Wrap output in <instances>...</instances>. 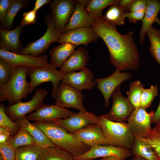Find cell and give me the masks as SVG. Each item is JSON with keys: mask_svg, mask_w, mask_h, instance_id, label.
Listing matches in <instances>:
<instances>
[{"mask_svg": "<svg viewBox=\"0 0 160 160\" xmlns=\"http://www.w3.org/2000/svg\"><path fill=\"white\" fill-rule=\"evenodd\" d=\"M91 27L105 44L110 62L116 69L121 71L138 70L140 56L132 31L124 35L120 34L116 25L108 21L102 15L94 20Z\"/></svg>", "mask_w": 160, "mask_h": 160, "instance_id": "6da1fadb", "label": "cell"}, {"mask_svg": "<svg viewBox=\"0 0 160 160\" xmlns=\"http://www.w3.org/2000/svg\"><path fill=\"white\" fill-rule=\"evenodd\" d=\"M33 123L41 129L55 146L71 154L74 159L87 152L90 148L60 126L51 122L34 121Z\"/></svg>", "mask_w": 160, "mask_h": 160, "instance_id": "7a4b0ae2", "label": "cell"}, {"mask_svg": "<svg viewBox=\"0 0 160 160\" xmlns=\"http://www.w3.org/2000/svg\"><path fill=\"white\" fill-rule=\"evenodd\" d=\"M30 68L21 65L13 68L8 83L0 87V101H7L13 105L28 97L30 86L26 77Z\"/></svg>", "mask_w": 160, "mask_h": 160, "instance_id": "3957f363", "label": "cell"}, {"mask_svg": "<svg viewBox=\"0 0 160 160\" xmlns=\"http://www.w3.org/2000/svg\"><path fill=\"white\" fill-rule=\"evenodd\" d=\"M98 121L103 134L109 145L131 149L135 137L125 122L113 121L104 114L98 116Z\"/></svg>", "mask_w": 160, "mask_h": 160, "instance_id": "277c9868", "label": "cell"}, {"mask_svg": "<svg viewBox=\"0 0 160 160\" xmlns=\"http://www.w3.org/2000/svg\"><path fill=\"white\" fill-rule=\"evenodd\" d=\"M44 21L47 25V31L44 34L37 40L28 43L20 54L39 56L47 50L52 43L58 41L63 33L56 28L51 15H47Z\"/></svg>", "mask_w": 160, "mask_h": 160, "instance_id": "5b68a950", "label": "cell"}, {"mask_svg": "<svg viewBox=\"0 0 160 160\" xmlns=\"http://www.w3.org/2000/svg\"><path fill=\"white\" fill-rule=\"evenodd\" d=\"M64 75L50 63L46 67L30 68L27 73L30 79V93H32L36 87L41 84L51 82L52 85L51 96L55 98L58 83L61 81Z\"/></svg>", "mask_w": 160, "mask_h": 160, "instance_id": "8992f818", "label": "cell"}, {"mask_svg": "<svg viewBox=\"0 0 160 160\" xmlns=\"http://www.w3.org/2000/svg\"><path fill=\"white\" fill-rule=\"evenodd\" d=\"M48 92L46 89L37 88L29 101H21L14 104L9 105L5 108V112L12 121L16 120L25 116L28 113L36 111L43 104V101Z\"/></svg>", "mask_w": 160, "mask_h": 160, "instance_id": "52a82bcc", "label": "cell"}, {"mask_svg": "<svg viewBox=\"0 0 160 160\" xmlns=\"http://www.w3.org/2000/svg\"><path fill=\"white\" fill-rule=\"evenodd\" d=\"M55 105L63 108H73L86 112L83 103L84 95L81 92L69 85L60 83L55 93Z\"/></svg>", "mask_w": 160, "mask_h": 160, "instance_id": "ba28073f", "label": "cell"}, {"mask_svg": "<svg viewBox=\"0 0 160 160\" xmlns=\"http://www.w3.org/2000/svg\"><path fill=\"white\" fill-rule=\"evenodd\" d=\"M120 88L121 85L112 93L111 96L113 100L112 107L110 111L104 115L111 121L123 122L127 121L135 108L127 98L122 95Z\"/></svg>", "mask_w": 160, "mask_h": 160, "instance_id": "9c48e42d", "label": "cell"}, {"mask_svg": "<svg viewBox=\"0 0 160 160\" xmlns=\"http://www.w3.org/2000/svg\"><path fill=\"white\" fill-rule=\"evenodd\" d=\"M76 0H55L50 3V15L56 28L63 33L76 8Z\"/></svg>", "mask_w": 160, "mask_h": 160, "instance_id": "30bf717a", "label": "cell"}, {"mask_svg": "<svg viewBox=\"0 0 160 160\" xmlns=\"http://www.w3.org/2000/svg\"><path fill=\"white\" fill-rule=\"evenodd\" d=\"M153 111L147 112L146 108L140 107L135 109L127 123L135 137L145 138L152 129L151 119Z\"/></svg>", "mask_w": 160, "mask_h": 160, "instance_id": "8fae6325", "label": "cell"}, {"mask_svg": "<svg viewBox=\"0 0 160 160\" xmlns=\"http://www.w3.org/2000/svg\"><path fill=\"white\" fill-rule=\"evenodd\" d=\"M47 57L46 55L38 57L30 54L21 55L0 48V58L8 62L13 67L19 65L30 68L46 67L50 64L48 62Z\"/></svg>", "mask_w": 160, "mask_h": 160, "instance_id": "7c38bea8", "label": "cell"}, {"mask_svg": "<svg viewBox=\"0 0 160 160\" xmlns=\"http://www.w3.org/2000/svg\"><path fill=\"white\" fill-rule=\"evenodd\" d=\"M132 76V74L129 72H121L116 69L111 75L108 77L94 79V81L97 84L96 87L103 96L106 108L109 107V100L114 91L123 82L130 79Z\"/></svg>", "mask_w": 160, "mask_h": 160, "instance_id": "4fadbf2b", "label": "cell"}, {"mask_svg": "<svg viewBox=\"0 0 160 160\" xmlns=\"http://www.w3.org/2000/svg\"><path fill=\"white\" fill-rule=\"evenodd\" d=\"M74 113L56 105L43 104L35 111L26 116L29 121L40 122H51L60 119L70 117Z\"/></svg>", "mask_w": 160, "mask_h": 160, "instance_id": "5bb4252c", "label": "cell"}, {"mask_svg": "<svg viewBox=\"0 0 160 160\" xmlns=\"http://www.w3.org/2000/svg\"><path fill=\"white\" fill-rule=\"evenodd\" d=\"M72 133L92 124H99L98 116L91 112L80 111L74 113L68 118L60 119L51 122Z\"/></svg>", "mask_w": 160, "mask_h": 160, "instance_id": "9a60e30c", "label": "cell"}, {"mask_svg": "<svg viewBox=\"0 0 160 160\" xmlns=\"http://www.w3.org/2000/svg\"><path fill=\"white\" fill-rule=\"evenodd\" d=\"M99 37L91 27H83L64 32L57 42H67L77 46L80 45L87 46L89 43L96 41Z\"/></svg>", "mask_w": 160, "mask_h": 160, "instance_id": "2e32d148", "label": "cell"}, {"mask_svg": "<svg viewBox=\"0 0 160 160\" xmlns=\"http://www.w3.org/2000/svg\"><path fill=\"white\" fill-rule=\"evenodd\" d=\"M71 134L79 141L90 147L98 145H109L99 124H90Z\"/></svg>", "mask_w": 160, "mask_h": 160, "instance_id": "e0dca14e", "label": "cell"}, {"mask_svg": "<svg viewBox=\"0 0 160 160\" xmlns=\"http://www.w3.org/2000/svg\"><path fill=\"white\" fill-rule=\"evenodd\" d=\"M94 76L89 68L78 72H74L65 74L61 82L69 85L81 92L83 90H91L96 84L93 81Z\"/></svg>", "mask_w": 160, "mask_h": 160, "instance_id": "ac0fdd59", "label": "cell"}, {"mask_svg": "<svg viewBox=\"0 0 160 160\" xmlns=\"http://www.w3.org/2000/svg\"><path fill=\"white\" fill-rule=\"evenodd\" d=\"M132 155L131 151L129 149L111 145H98L91 147L87 152L77 159H94L98 157L113 156L119 160H125Z\"/></svg>", "mask_w": 160, "mask_h": 160, "instance_id": "d6986e66", "label": "cell"}, {"mask_svg": "<svg viewBox=\"0 0 160 160\" xmlns=\"http://www.w3.org/2000/svg\"><path fill=\"white\" fill-rule=\"evenodd\" d=\"M90 57L88 49L83 47L75 50L60 68V70L65 74L82 71L86 67Z\"/></svg>", "mask_w": 160, "mask_h": 160, "instance_id": "ffe728a7", "label": "cell"}, {"mask_svg": "<svg viewBox=\"0 0 160 160\" xmlns=\"http://www.w3.org/2000/svg\"><path fill=\"white\" fill-rule=\"evenodd\" d=\"M22 28L19 25L12 30L0 29V48L20 54L23 49L19 39Z\"/></svg>", "mask_w": 160, "mask_h": 160, "instance_id": "44dd1931", "label": "cell"}, {"mask_svg": "<svg viewBox=\"0 0 160 160\" xmlns=\"http://www.w3.org/2000/svg\"><path fill=\"white\" fill-rule=\"evenodd\" d=\"M146 2L147 8L142 21V25L139 36V43L141 45L144 42L147 31L158 19L157 15L160 10V1L146 0Z\"/></svg>", "mask_w": 160, "mask_h": 160, "instance_id": "7402d4cb", "label": "cell"}, {"mask_svg": "<svg viewBox=\"0 0 160 160\" xmlns=\"http://www.w3.org/2000/svg\"><path fill=\"white\" fill-rule=\"evenodd\" d=\"M16 123L29 132L34 139L36 145L43 148L55 146L41 129L31 123L26 116L16 120Z\"/></svg>", "mask_w": 160, "mask_h": 160, "instance_id": "603a6c76", "label": "cell"}, {"mask_svg": "<svg viewBox=\"0 0 160 160\" xmlns=\"http://www.w3.org/2000/svg\"><path fill=\"white\" fill-rule=\"evenodd\" d=\"M84 7V5L77 1L75 11L65 27L64 33L76 28L92 26L94 20L87 12Z\"/></svg>", "mask_w": 160, "mask_h": 160, "instance_id": "cb8c5ba5", "label": "cell"}, {"mask_svg": "<svg viewBox=\"0 0 160 160\" xmlns=\"http://www.w3.org/2000/svg\"><path fill=\"white\" fill-rule=\"evenodd\" d=\"M77 47L71 43L65 42L54 47L49 52L50 64L56 68H60Z\"/></svg>", "mask_w": 160, "mask_h": 160, "instance_id": "d4e9b609", "label": "cell"}, {"mask_svg": "<svg viewBox=\"0 0 160 160\" xmlns=\"http://www.w3.org/2000/svg\"><path fill=\"white\" fill-rule=\"evenodd\" d=\"M131 151L134 156L146 160H158L153 148L145 138L135 137Z\"/></svg>", "mask_w": 160, "mask_h": 160, "instance_id": "484cf974", "label": "cell"}, {"mask_svg": "<svg viewBox=\"0 0 160 160\" xmlns=\"http://www.w3.org/2000/svg\"><path fill=\"white\" fill-rule=\"evenodd\" d=\"M29 2L27 0H12L1 22L4 29L9 30L12 28L14 19L18 12L21 9L27 7Z\"/></svg>", "mask_w": 160, "mask_h": 160, "instance_id": "4316f807", "label": "cell"}, {"mask_svg": "<svg viewBox=\"0 0 160 160\" xmlns=\"http://www.w3.org/2000/svg\"><path fill=\"white\" fill-rule=\"evenodd\" d=\"M37 160H74L72 155L56 146L43 148Z\"/></svg>", "mask_w": 160, "mask_h": 160, "instance_id": "83f0119b", "label": "cell"}, {"mask_svg": "<svg viewBox=\"0 0 160 160\" xmlns=\"http://www.w3.org/2000/svg\"><path fill=\"white\" fill-rule=\"evenodd\" d=\"M119 0H90L84 7L90 17L94 20L102 15L103 10L107 7L117 4Z\"/></svg>", "mask_w": 160, "mask_h": 160, "instance_id": "f1b7e54d", "label": "cell"}, {"mask_svg": "<svg viewBox=\"0 0 160 160\" xmlns=\"http://www.w3.org/2000/svg\"><path fill=\"white\" fill-rule=\"evenodd\" d=\"M8 142L15 151L20 146L36 145L34 139L29 132L21 127L16 134L10 137Z\"/></svg>", "mask_w": 160, "mask_h": 160, "instance_id": "f546056e", "label": "cell"}, {"mask_svg": "<svg viewBox=\"0 0 160 160\" xmlns=\"http://www.w3.org/2000/svg\"><path fill=\"white\" fill-rule=\"evenodd\" d=\"M42 149L36 145L20 146L15 150L16 160H37Z\"/></svg>", "mask_w": 160, "mask_h": 160, "instance_id": "4dcf8cb0", "label": "cell"}, {"mask_svg": "<svg viewBox=\"0 0 160 160\" xmlns=\"http://www.w3.org/2000/svg\"><path fill=\"white\" fill-rule=\"evenodd\" d=\"M146 34L151 44L149 51L160 65V30L152 26L147 31Z\"/></svg>", "mask_w": 160, "mask_h": 160, "instance_id": "1f68e13d", "label": "cell"}, {"mask_svg": "<svg viewBox=\"0 0 160 160\" xmlns=\"http://www.w3.org/2000/svg\"><path fill=\"white\" fill-rule=\"evenodd\" d=\"M144 89L141 81L136 80L131 83L127 92V98L135 109L140 107V97Z\"/></svg>", "mask_w": 160, "mask_h": 160, "instance_id": "d6a6232c", "label": "cell"}, {"mask_svg": "<svg viewBox=\"0 0 160 160\" xmlns=\"http://www.w3.org/2000/svg\"><path fill=\"white\" fill-rule=\"evenodd\" d=\"M104 16L108 21L115 25L121 26L125 23L124 13L117 4L111 5Z\"/></svg>", "mask_w": 160, "mask_h": 160, "instance_id": "836d02e7", "label": "cell"}, {"mask_svg": "<svg viewBox=\"0 0 160 160\" xmlns=\"http://www.w3.org/2000/svg\"><path fill=\"white\" fill-rule=\"evenodd\" d=\"M146 139L151 145L158 160H160V123L151 129Z\"/></svg>", "mask_w": 160, "mask_h": 160, "instance_id": "e575fe53", "label": "cell"}, {"mask_svg": "<svg viewBox=\"0 0 160 160\" xmlns=\"http://www.w3.org/2000/svg\"><path fill=\"white\" fill-rule=\"evenodd\" d=\"M5 108L2 103H0V127L6 129L11 135L17 132L20 127L17 123L13 122L7 114Z\"/></svg>", "mask_w": 160, "mask_h": 160, "instance_id": "d590c367", "label": "cell"}, {"mask_svg": "<svg viewBox=\"0 0 160 160\" xmlns=\"http://www.w3.org/2000/svg\"><path fill=\"white\" fill-rule=\"evenodd\" d=\"M157 85H151L148 89L144 88L140 97V107L146 108L150 107L155 97L157 95Z\"/></svg>", "mask_w": 160, "mask_h": 160, "instance_id": "8d00e7d4", "label": "cell"}, {"mask_svg": "<svg viewBox=\"0 0 160 160\" xmlns=\"http://www.w3.org/2000/svg\"><path fill=\"white\" fill-rule=\"evenodd\" d=\"M13 68L8 62L0 58V87L8 83Z\"/></svg>", "mask_w": 160, "mask_h": 160, "instance_id": "74e56055", "label": "cell"}, {"mask_svg": "<svg viewBox=\"0 0 160 160\" xmlns=\"http://www.w3.org/2000/svg\"><path fill=\"white\" fill-rule=\"evenodd\" d=\"M0 152L2 160H16L15 151L8 142L0 144Z\"/></svg>", "mask_w": 160, "mask_h": 160, "instance_id": "f35d334b", "label": "cell"}, {"mask_svg": "<svg viewBox=\"0 0 160 160\" xmlns=\"http://www.w3.org/2000/svg\"><path fill=\"white\" fill-rule=\"evenodd\" d=\"M36 12L33 9L30 11L26 12L23 14L22 20L20 25L22 28L23 26L30 24L36 23Z\"/></svg>", "mask_w": 160, "mask_h": 160, "instance_id": "ab89813d", "label": "cell"}, {"mask_svg": "<svg viewBox=\"0 0 160 160\" xmlns=\"http://www.w3.org/2000/svg\"><path fill=\"white\" fill-rule=\"evenodd\" d=\"M145 11L127 12L124 13V16L127 17L130 23H137L138 20H143Z\"/></svg>", "mask_w": 160, "mask_h": 160, "instance_id": "60d3db41", "label": "cell"}, {"mask_svg": "<svg viewBox=\"0 0 160 160\" xmlns=\"http://www.w3.org/2000/svg\"><path fill=\"white\" fill-rule=\"evenodd\" d=\"M146 8V0H134L129 11L130 12H142L145 11Z\"/></svg>", "mask_w": 160, "mask_h": 160, "instance_id": "b9f144b4", "label": "cell"}, {"mask_svg": "<svg viewBox=\"0 0 160 160\" xmlns=\"http://www.w3.org/2000/svg\"><path fill=\"white\" fill-rule=\"evenodd\" d=\"M12 0H0V20L1 22Z\"/></svg>", "mask_w": 160, "mask_h": 160, "instance_id": "7bdbcfd3", "label": "cell"}, {"mask_svg": "<svg viewBox=\"0 0 160 160\" xmlns=\"http://www.w3.org/2000/svg\"><path fill=\"white\" fill-rule=\"evenodd\" d=\"M134 0H121L117 4L123 10L124 13L128 12Z\"/></svg>", "mask_w": 160, "mask_h": 160, "instance_id": "ee69618b", "label": "cell"}, {"mask_svg": "<svg viewBox=\"0 0 160 160\" xmlns=\"http://www.w3.org/2000/svg\"><path fill=\"white\" fill-rule=\"evenodd\" d=\"M151 123L156 124L160 123V101L158 106L151 119Z\"/></svg>", "mask_w": 160, "mask_h": 160, "instance_id": "f6af8a7d", "label": "cell"}, {"mask_svg": "<svg viewBox=\"0 0 160 160\" xmlns=\"http://www.w3.org/2000/svg\"><path fill=\"white\" fill-rule=\"evenodd\" d=\"M51 2V0H36L33 10L37 12V10L44 5L49 3H50Z\"/></svg>", "mask_w": 160, "mask_h": 160, "instance_id": "bcb514c9", "label": "cell"}, {"mask_svg": "<svg viewBox=\"0 0 160 160\" xmlns=\"http://www.w3.org/2000/svg\"><path fill=\"white\" fill-rule=\"evenodd\" d=\"M10 133L8 131L0 133V144L8 142L10 138Z\"/></svg>", "mask_w": 160, "mask_h": 160, "instance_id": "7dc6e473", "label": "cell"}, {"mask_svg": "<svg viewBox=\"0 0 160 160\" xmlns=\"http://www.w3.org/2000/svg\"><path fill=\"white\" fill-rule=\"evenodd\" d=\"M101 160H119L117 157L113 156H110L102 157Z\"/></svg>", "mask_w": 160, "mask_h": 160, "instance_id": "c3c4849f", "label": "cell"}, {"mask_svg": "<svg viewBox=\"0 0 160 160\" xmlns=\"http://www.w3.org/2000/svg\"><path fill=\"white\" fill-rule=\"evenodd\" d=\"M89 1L90 0H77L78 2L84 5L85 7L89 3Z\"/></svg>", "mask_w": 160, "mask_h": 160, "instance_id": "681fc988", "label": "cell"}, {"mask_svg": "<svg viewBox=\"0 0 160 160\" xmlns=\"http://www.w3.org/2000/svg\"><path fill=\"white\" fill-rule=\"evenodd\" d=\"M131 160H146L142 157L138 156H134Z\"/></svg>", "mask_w": 160, "mask_h": 160, "instance_id": "f907efd6", "label": "cell"}, {"mask_svg": "<svg viewBox=\"0 0 160 160\" xmlns=\"http://www.w3.org/2000/svg\"><path fill=\"white\" fill-rule=\"evenodd\" d=\"M7 131H8L5 128L0 127V133Z\"/></svg>", "mask_w": 160, "mask_h": 160, "instance_id": "816d5d0a", "label": "cell"}, {"mask_svg": "<svg viewBox=\"0 0 160 160\" xmlns=\"http://www.w3.org/2000/svg\"><path fill=\"white\" fill-rule=\"evenodd\" d=\"M74 160H94V159H74Z\"/></svg>", "mask_w": 160, "mask_h": 160, "instance_id": "f5cc1de1", "label": "cell"}, {"mask_svg": "<svg viewBox=\"0 0 160 160\" xmlns=\"http://www.w3.org/2000/svg\"><path fill=\"white\" fill-rule=\"evenodd\" d=\"M156 22L157 23H158L160 25V21L159 19H158V18L157 19Z\"/></svg>", "mask_w": 160, "mask_h": 160, "instance_id": "db71d44e", "label": "cell"}]
</instances>
